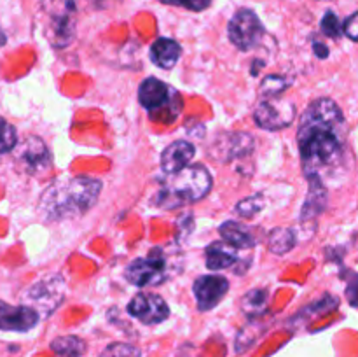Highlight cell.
<instances>
[{
  "label": "cell",
  "instance_id": "4dcf8cb0",
  "mask_svg": "<svg viewBox=\"0 0 358 357\" xmlns=\"http://www.w3.org/2000/svg\"><path fill=\"white\" fill-rule=\"evenodd\" d=\"M6 41H7V38H6V34H3L2 28H0V46L6 44Z\"/></svg>",
  "mask_w": 358,
  "mask_h": 357
},
{
  "label": "cell",
  "instance_id": "83f0119b",
  "mask_svg": "<svg viewBox=\"0 0 358 357\" xmlns=\"http://www.w3.org/2000/svg\"><path fill=\"white\" fill-rule=\"evenodd\" d=\"M346 298H348V301L352 307H358V275L357 273H352V276L348 279V284H346Z\"/></svg>",
  "mask_w": 358,
  "mask_h": 357
},
{
  "label": "cell",
  "instance_id": "6da1fadb",
  "mask_svg": "<svg viewBox=\"0 0 358 357\" xmlns=\"http://www.w3.org/2000/svg\"><path fill=\"white\" fill-rule=\"evenodd\" d=\"M341 108L331 98H317L301 119L299 140L301 161L308 178L320 177L341 160V142L336 128L343 125Z\"/></svg>",
  "mask_w": 358,
  "mask_h": 357
},
{
  "label": "cell",
  "instance_id": "e0dca14e",
  "mask_svg": "<svg viewBox=\"0 0 358 357\" xmlns=\"http://www.w3.org/2000/svg\"><path fill=\"white\" fill-rule=\"evenodd\" d=\"M182 48L173 38L161 37L150 48V62L159 69H173L175 63L180 58Z\"/></svg>",
  "mask_w": 358,
  "mask_h": 357
},
{
  "label": "cell",
  "instance_id": "8fae6325",
  "mask_svg": "<svg viewBox=\"0 0 358 357\" xmlns=\"http://www.w3.org/2000/svg\"><path fill=\"white\" fill-rule=\"evenodd\" d=\"M252 150H254V139H252V135L245 132H233L220 135L215 140L210 153L215 154L217 160L231 161L236 160V158L248 156Z\"/></svg>",
  "mask_w": 358,
  "mask_h": 357
},
{
  "label": "cell",
  "instance_id": "ba28073f",
  "mask_svg": "<svg viewBox=\"0 0 358 357\" xmlns=\"http://www.w3.org/2000/svg\"><path fill=\"white\" fill-rule=\"evenodd\" d=\"M129 315L138 318L140 322L147 326L159 324L166 321L170 315L166 301L156 293H138L128 304Z\"/></svg>",
  "mask_w": 358,
  "mask_h": 357
},
{
  "label": "cell",
  "instance_id": "d6986e66",
  "mask_svg": "<svg viewBox=\"0 0 358 357\" xmlns=\"http://www.w3.org/2000/svg\"><path fill=\"white\" fill-rule=\"evenodd\" d=\"M269 294L264 289H254L248 290L243 298H241V308L248 317H259L268 308Z\"/></svg>",
  "mask_w": 358,
  "mask_h": 357
},
{
  "label": "cell",
  "instance_id": "7a4b0ae2",
  "mask_svg": "<svg viewBox=\"0 0 358 357\" xmlns=\"http://www.w3.org/2000/svg\"><path fill=\"white\" fill-rule=\"evenodd\" d=\"M100 191L101 182L87 175L59 178L44 191L38 202V212L49 220L79 217L96 203Z\"/></svg>",
  "mask_w": 358,
  "mask_h": 357
},
{
  "label": "cell",
  "instance_id": "277c9868",
  "mask_svg": "<svg viewBox=\"0 0 358 357\" xmlns=\"http://www.w3.org/2000/svg\"><path fill=\"white\" fill-rule=\"evenodd\" d=\"M124 276L129 284L136 287H150L163 284L168 279V265L163 251L156 247L149 252L147 258H140L129 262Z\"/></svg>",
  "mask_w": 358,
  "mask_h": 357
},
{
  "label": "cell",
  "instance_id": "4316f807",
  "mask_svg": "<svg viewBox=\"0 0 358 357\" xmlns=\"http://www.w3.org/2000/svg\"><path fill=\"white\" fill-rule=\"evenodd\" d=\"M164 4H171V6H182V7H187L189 10H205L206 7L212 4V0H163Z\"/></svg>",
  "mask_w": 358,
  "mask_h": 357
},
{
  "label": "cell",
  "instance_id": "44dd1931",
  "mask_svg": "<svg viewBox=\"0 0 358 357\" xmlns=\"http://www.w3.org/2000/svg\"><path fill=\"white\" fill-rule=\"evenodd\" d=\"M268 244L271 252H275V254H287L296 245V233L290 227H276L269 234Z\"/></svg>",
  "mask_w": 358,
  "mask_h": 357
},
{
  "label": "cell",
  "instance_id": "484cf974",
  "mask_svg": "<svg viewBox=\"0 0 358 357\" xmlns=\"http://www.w3.org/2000/svg\"><path fill=\"white\" fill-rule=\"evenodd\" d=\"M289 86V83H287L283 77H278V76H269L264 79V84H262V91H264V94H280L282 93L285 88Z\"/></svg>",
  "mask_w": 358,
  "mask_h": 357
},
{
  "label": "cell",
  "instance_id": "7402d4cb",
  "mask_svg": "<svg viewBox=\"0 0 358 357\" xmlns=\"http://www.w3.org/2000/svg\"><path fill=\"white\" fill-rule=\"evenodd\" d=\"M16 144L17 135L14 126L10 122H7L3 118H0V154L13 150L16 147Z\"/></svg>",
  "mask_w": 358,
  "mask_h": 357
},
{
  "label": "cell",
  "instance_id": "4fadbf2b",
  "mask_svg": "<svg viewBox=\"0 0 358 357\" xmlns=\"http://www.w3.org/2000/svg\"><path fill=\"white\" fill-rule=\"evenodd\" d=\"M196 149L187 140H175L161 154V168L166 175L177 174L182 168L189 167V161L194 158Z\"/></svg>",
  "mask_w": 358,
  "mask_h": 357
},
{
  "label": "cell",
  "instance_id": "f1b7e54d",
  "mask_svg": "<svg viewBox=\"0 0 358 357\" xmlns=\"http://www.w3.org/2000/svg\"><path fill=\"white\" fill-rule=\"evenodd\" d=\"M343 31H345L352 41L355 42L358 41V13L352 14V16L345 21V24H343Z\"/></svg>",
  "mask_w": 358,
  "mask_h": 357
},
{
  "label": "cell",
  "instance_id": "9c48e42d",
  "mask_svg": "<svg viewBox=\"0 0 358 357\" xmlns=\"http://www.w3.org/2000/svg\"><path fill=\"white\" fill-rule=\"evenodd\" d=\"M192 290H194L199 310L208 312L222 301V298L229 290V282H227L226 276L203 275L196 280Z\"/></svg>",
  "mask_w": 358,
  "mask_h": 357
},
{
  "label": "cell",
  "instance_id": "1f68e13d",
  "mask_svg": "<svg viewBox=\"0 0 358 357\" xmlns=\"http://www.w3.org/2000/svg\"><path fill=\"white\" fill-rule=\"evenodd\" d=\"M320 2H329V0H320Z\"/></svg>",
  "mask_w": 358,
  "mask_h": 357
},
{
  "label": "cell",
  "instance_id": "30bf717a",
  "mask_svg": "<svg viewBox=\"0 0 358 357\" xmlns=\"http://www.w3.org/2000/svg\"><path fill=\"white\" fill-rule=\"evenodd\" d=\"M41 321V315L27 304H14L0 301V329L2 331L27 332Z\"/></svg>",
  "mask_w": 358,
  "mask_h": 357
},
{
  "label": "cell",
  "instance_id": "cb8c5ba5",
  "mask_svg": "<svg viewBox=\"0 0 358 357\" xmlns=\"http://www.w3.org/2000/svg\"><path fill=\"white\" fill-rule=\"evenodd\" d=\"M101 357H140V349L129 343H112L105 349Z\"/></svg>",
  "mask_w": 358,
  "mask_h": 357
},
{
  "label": "cell",
  "instance_id": "d4e9b609",
  "mask_svg": "<svg viewBox=\"0 0 358 357\" xmlns=\"http://www.w3.org/2000/svg\"><path fill=\"white\" fill-rule=\"evenodd\" d=\"M322 31H324L327 37H332V38H338L339 35H341V23H339V18L336 16L332 10H327L325 13V16L322 18Z\"/></svg>",
  "mask_w": 358,
  "mask_h": 357
},
{
  "label": "cell",
  "instance_id": "52a82bcc",
  "mask_svg": "<svg viewBox=\"0 0 358 357\" xmlns=\"http://www.w3.org/2000/svg\"><path fill=\"white\" fill-rule=\"evenodd\" d=\"M231 42L240 51H250L255 46L261 44L264 37V27L261 20L252 9H240L229 21L227 27Z\"/></svg>",
  "mask_w": 358,
  "mask_h": 357
},
{
  "label": "cell",
  "instance_id": "5bb4252c",
  "mask_svg": "<svg viewBox=\"0 0 358 357\" xmlns=\"http://www.w3.org/2000/svg\"><path fill=\"white\" fill-rule=\"evenodd\" d=\"M308 181H310V191H308L306 202H304L303 212H301V223L313 220L315 217L324 212L325 205H327V189H325L322 178L310 177Z\"/></svg>",
  "mask_w": 358,
  "mask_h": 357
},
{
  "label": "cell",
  "instance_id": "f546056e",
  "mask_svg": "<svg viewBox=\"0 0 358 357\" xmlns=\"http://www.w3.org/2000/svg\"><path fill=\"white\" fill-rule=\"evenodd\" d=\"M313 49H315V55H317L318 58H327L329 56V48L325 44H322V42H315Z\"/></svg>",
  "mask_w": 358,
  "mask_h": 357
},
{
  "label": "cell",
  "instance_id": "5b68a950",
  "mask_svg": "<svg viewBox=\"0 0 358 357\" xmlns=\"http://www.w3.org/2000/svg\"><path fill=\"white\" fill-rule=\"evenodd\" d=\"M254 118L257 126L269 132H276V130L290 126V122L296 118V107L292 102L280 94H266L257 104Z\"/></svg>",
  "mask_w": 358,
  "mask_h": 357
},
{
  "label": "cell",
  "instance_id": "3957f363",
  "mask_svg": "<svg viewBox=\"0 0 358 357\" xmlns=\"http://www.w3.org/2000/svg\"><path fill=\"white\" fill-rule=\"evenodd\" d=\"M212 175L203 164H189L177 174L168 175L164 188L161 191V203L168 209H173L178 203L199 202L212 191Z\"/></svg>",
  "mask_w": 358,
  "mask_h": 357
},
{
  "label": "cell",
  "instance_id": "ac0fdd59",
  "mask_svg": "<svg viewBox=\"0 0 358 357\" xmlns=\"http://www.w3.org/2000/svg\"><path fill=\"white\" fill-rule=\"evenodd\" d=\"M219 231L224 240L236 248H252L255 245L252 231L241 223H236V220H226L219 227Z\"/></svg>",
  "mask_w": 358,
  "mask_h": 357
},
{
  "label": "cell",
  "instance_id": "9a60e30c",
  "mask_svg": "<svg viewBox=\"0 0 358 357\" xmlns=\"http://www.w3.org/2000/svg\"><path fill=\"white\" fill-rule=\"evenodd\" d=\"M205 259H206V266H208L210 270H213V272H217V270L231 268V266L238 261L236 247L227 244L226 240L212 241V244L206 247Z\"/></svg>",
  "mask_w": 358,
  "mask_h": 357
},
{
  "label": "cell",
  "instance_id": "2e32d148",
  "mask_svg": "<svg viewBox=\"0 0 358 357\" xmlns=\"http://www.w3.org/2000/svg\"><path fill=\"white\" fill-rule=\"evenodd\" d=\"M170 88L156 77H147L138 88V100L145 108H159L168 102Z\"/></svg>",
  "mask_w": 358,
  "mask_h": 357
},
{
  "label": "cell",
  "instance_id": "603a6c76",
  "mask_svg": "<svg viewBox=\"0 0 358 357\" xmlns=\"http://www.w3.org/2000/svg\"><path fill=\"white\" fill-rule=\"evenodd\" d=\"M264 209V196L262 195H254L250 198L241 200L236 205V212L240 214L241 217H254L255 214L261 212Z\"/></svg>",
  "mask_w": 358,
  "mask_h": 357
},
{
  "label": "cell",
  "instance_id": "8992f818",
  "mask_svg": "<svg viewBox=\"0 0 358 357\" xmlns=\"http://www.w3.org/2000/svg\"><path fill=\"white\" fill-rule=\"evenodd\" d=\"M65 282L59 276H49V279L38 280L24 293V304L34 308L38 315L48 317L51 315L65 298Z\"/></svg>",
  "mask_w": 358,
  "mask_h": 357
},
{
  "label": "cell",
  "instance_id": "7c38bea8",
  "mask_svg": "<svg viewBox=\"0 0 358 357\" xmlns=\"http://www.w3.org/2000/svg\"><path fill=\"white\" fill-rule=\"evenodd\" d=\"M17 161H21V164H23L28 174H42V172L51 167L48 149H45L44 142L37 136H30V139L21 144Z\"/></svg>",
  "mask_w": 358,
  "mask_h": 357
},
{
  "label": "cell",
  "instance_id": "ffe728a7",
  "mask_svg": "<svg viewBox=\"0 0 358 357\" xmlns=\"http://www.w3.org/2000/svg\"><path fill=\"white\" fill-rule=\"evenodd\" d=\"M51 349L62 357H83L86 352V343L77 336H59L52 340Z\"/></svg>",
  "mask_w": 358,
  "mask_h": 357
}]
</instances>
